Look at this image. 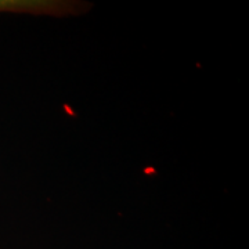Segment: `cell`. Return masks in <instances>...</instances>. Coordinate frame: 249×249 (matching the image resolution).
Instances as JSON below:
<instances>
[{
    "label": "cell",
    "instance_id": "obj_1",
    "mask_svg": "<svg viewBox=\"0 0 249 249\" xmlns=\"http://www.w3.org/2000/svg\"><path fill=\"white\" fill-rule=\"evenodd\" d=\"M90 9L91 3L82 0H0V14L65 18L86 14Z\"/></svg>",
    "mask_w": 249,
    "mask_h": 249
}]
</instances>
